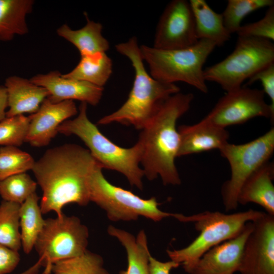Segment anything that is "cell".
Wrapping results in <instances>:
<instances>
[{
    "mask_svg": "<svg viewBox=\"0 0 274 274\" xmlns=\"http://www.w3.org/2000/svg\"><path fill=\"white\" fill-rule=\"evenodd\" d=\"M238 37H253L274 40V5L268 8L260 20L241 26Z\"/></svg>",
    "mask_w": 274,
    "mask_h": 274,
    "instance_id": "obj_32",
    "label": "cell"
},
{
    "mask_svg": "<svg viewBox=\"0 0 274 274\" xmlns=\"http://www.w3.org/2000/svg\"><path fill=\"white\" fill-rule=\"evenodd\" d=\"M29 117L24 115L6 117L0 121V146L18 147L25 142Z\"/></svg>",
    "mask_w": 274,
    "mask_h": 274,
    "instance_id": "obj_31",
    "label": "cell"
},
{
    "mask_svg": "<svg viewBox=\"0 0 274 274\" xmlns=\"http://www.w3.org/2000/svg\"><path fill=\"white\" fill-rule=\"evenodd\" d=\"M189 3L198 40H209L221 46L229 40L231 33L224 25L222 14L215 12L204 0H190Z\"/></svg>",
    "mask_w": 274,
    "mask_h": 274,
    "instance_id": "obj_21",
    "label": "cell"
},
{
    "mask_svg": "<svg viewBox=\"0 0 274 274\" xmlns=\"http://www.w3.org/2000/svg\"><path fill=\"white\" fill-rule=\"evenodd\" d=\"M112 61L105 52L81 56L77 66L63 77L102 87L112 73Z\"/></svg>",
    "mask_w": 274,
    "mask_h": 274,
    "instance_id": "obj_25",
    "label": "cell"
},
{
    "mask_svg": "<svg viewBox=\"0 0 274 274\" xmlns=\"http://www.w3.org/2000/svg\"><path fill=\"white\" fill-rule=\"evenodd\" d=\"M20 260L18 251L0 244V274H8L14 270Z\"/></svg>",
    "mask_w": 274,
    "mask_h": 274,
    "instance_id": "obj_34",
    "label": "cell"
},
{
    "mask_svg": "<svg viewBox=\"0 0 274 274\" xmlns=\"http://www.w3.org/2000/svg\"><path fill=\"white\" fill-rule=\"evenodd\" d=\"M40 197L36 192L29 196L20 205V230L21 247L25 254L30 253L45 225Z\"/></svg>",
    "mask_w": 274,
    "mask_h": 274,
    "instance_id": "obj_24",
    "label": "cell"
},
{
    "mask_svg": "<svg viewBox=\"0 0 274 274\" xmlns=\"http://www.w3.org/2000/svg\"><path fill=\"white\" fill-rule=\"evenodd\" d=\"M78 112L73 100L55 103L47 97L39 110L29 116L30 122L25 142L36 147L47 146L58 133L59 126Z\"/></svg>",
    "mask_w": 274,
    "mask_h": 274,
    "instance_id": "obj_15",
    "label": "cell"
},
{
    "mask_svg": "<svg viewBox=\"0 0 274 274\" xmlns=\"http://www.w3.org/2000/svg\"><path fill=\"white\" fill-rule=\"evenodd\" d=\"M97 162L89 182V199L104 210L111 221L135 220L143 216L158 222L172 216L159 209L154 197L144 199L130 191L112 184L104 177Z\"/></svg>",
    "mask_w": 274,
    "mask_h": 274,
    "instance_id": "obj_8",
    "label": "cell"
},
{
    "mask_svg": "<svg viewBox=\"0 0 274 274\" xmlns=\"http://www.w3.org/2000/svg\"><path fill=\"white\" fill-rule=\"evenodd\" d=\"M33 4L32 0H0V41H10L28 32L26 17Z\"/></svg>",
    "mask_w": 274,
    "mask_h": 274,
    "instance_id": "obj_23",
    "label": "cell"
},
{
    "mask_svg": "<svg viewBox=\"0 0 274 274\" xmlns=\"http://www.w3.org/2000/svg\"><path fill=\"white\" fill-rule=\"evenodd\" d=\"M88 237L87 227L76 216L63 213L45 219L34 247L45 267L44 274L51 272L52 266L56 262L85 252Z\"/></svg>",
    "mask_w": 274,
    "mask_h": 274,
    "instance_id": "obj_10",
    "label": "cell"
},
{
    "mask_svg": "<svg viewBox=\"0 0 274 274\" xmlns=\"http://www.w3.org/2000/svg\"><path fill=\"white\" fill-rule=\"evenodd\" d=\"M230 167V178L221 188V196L226 211L236 210L240 189L249 176L269 161L274 151V128L258 138L243 144L227 142L219 150Z\"/></svg>",
    "mask_w": 274,
    "mask_h": 274,
    "instance_id": "obj_9",
    "label": "cell"
},
{
    "mask_svg": "<svg viewBox=\"0 0 274 274\" xmlns=\"http://www.w3.org/2000/svg\"><path fill=\"white\" fill-rule=\"evenodd\" d=\"M180 266L178 263L171 260L166 262H162L158 260L151 255L150 257V274H170L172 269Z\"/></svg>",
    "mask_w": 274,
    "mask_h": 274,
    "instance_id": "obj_35",
    "label": "cell"
},
{
    "mask_svg": "<svg viewBox=\"0 0 274 274\" xmlns=\"http://www.w3.org/2000/svg\"><path fill=\"white\" fill-rule=\"evenodd\" d=\"M87 23L78 30L63 24L57 30L58 35L72 44L79 50L81 56L98 52H105L110 48L109 42L102 35V26L100 23L90 20L85 13Z\"/></svg>",
    "mask_w": 274,
    "mask_h": 274,
    "instance_id": "obj_22",
    "label": "cell"
},
{
    "mask_svg": "<svg viewBox=\"0 0 274 274\" xmlns=\"http://www.w3.org/2000/svg\"><path fill=\"white\" fill-rule=\"evenodd\" d=\"M248 222L235 237L206 252L188 272L189 274H234L238 271L246 239L253 229Z\"/></svg>",
    "mask_w": 274,
    "mask_h": 274,
    "instance_id": "obj_14",
    "label": "cell"
},
{
    "mask_svg": "<svg viewBox=\"0 0 274 274\" xmlns=\"http://www.w3.org/2000/svg\"><path fill=\"white\" fill-rule=\"evenodd\" d=\"M97 163L89 151L75 144H65L47 150L32 169L42 191L43 214H63L69 203L86 206L90 202L89 182Z\"/></svg>",
    "mask_w": 274,
    "mask_h": 274,
    "instance_id": "obj_1",
    "label": "cell"
},
{
    "mask_svg": "<svg viewBox=\"0 0 274 274\" xmlns=\"http://www.w3.org/2000/svg\"><path fill=\"white\" fill-rule=\"evenodd\" d=\"M37 183L23 173L8 177L0 181V195L3 200L21 204L36 192Z\"/></svg>",
    "mask_w": 274,
    "mask_h": 274,
    "instance_id": "obj_29",
    "label": "cell"
},
{
    "mask_svg": "<svg viewBox=\"0 0 274 274\" xmlns=\"http://www.w3.org/2000/svg\"><path fill=\"white\" fill-rule=\"evenodd\" d=\"M33 83L45 88L48 98L53 102L78 100L96 106L103 94L104 88L90 83L65 78L58 71L39 74L30 79Z\"/></svg>",
    "mask_w": 274,
    "mask_h": 274,
    "instance_id": "obj_16",
    "label": "cell"
},
{
    "mask_svg": "<svg viewBox=\"0 0 274 274\" xmlns=\"http://www.w3.org/2000/svg\"><path fill=\"white\" fill-rule=\"evenodd\" d=\"M274 63V44L261 38L238 37L234 49L222 61L205 68L206 81L219 84L227 92L242 87L243 83Z\"/></svg>",
    "mask_w": 274,
    "mask_h": 274,
    "instance_id": "obj_7",
    "label": "cell"
},
{
    "mask_svg": "<svg viewBox=\"0 0 274 274\" xmlns=\"http://www.w3.org/2000/svg\"><path fill=\"white\" fill-rule=\"evenodd\" d=\"M248 80L246 86L257 81H260L263 88L262 90L269 96L270 106L274 111V63L259 71Z\"/></svg>",
    "mask_w": 274,
    "mask_h": 274,
    "instance_id": "obj_33",
    "label": "cell"
},
{
    "mask_svg": "<svg viewBox=\"0 0 274 274\" xmlns=\"http://www.w3.org/2000/svg\"><path fill=\"white\" fill-rule=\"evenodd\" d=\"M115 48L130 60L134 69V80L123 105L117 111L100 118L97 124L119 123L142 130L150 123L163 102L180 92V88L175 84L156 80L148 73L136 37L116 45Z\"/></svg>",
    "mask_w": 274,
    "mask_h": 274,
    "instance_id": "obj_3",
    "label": "cell"
},
{
    "mask_svg": "<svg viewBox=\"0 0 274 274\" xmlns=\"http://www.w3.org/2000/svg\"><path fill=\"white\" fill-rule=\"evenodd\" d=\"M36 161L17 147H0V181L12 175L32 170Z\"/></svg>",
    "mask_w": 274,
    "mask_h": 274,
    "instance_id": "obj_30",
    "label": "cell"
},
{
    "mask_svg": "<svg viewBox=\"0 0 274 274\" xmlns=\"http://www.w3.org/2000/svg\"><path fill=\"white\" fill-rule=\"evenodd\" d=\"M87 104L81 102L77 117L62 122L58 127V132L77 136L84 143L102 169L123 174L131 186L142 190L144 174L140 167L142 153L140 143L138 141L133 146L125 148L113 143L90 121L87 115Z\"/></svg>",
    "mask_w": 274,
    "mask_h": 274,
    "instance_id": "obj_4",
    "label": "cell"
},
{
    "mask_svg": "<svg viewBox=\"0 0 274 274\" xmlns=\"http://www.w3.org/2000/svg\"><path fill=\"white\" fill-rule=\"evenodd\" d=\"M274 165L265 162L245 181L237 196L238 204L256 203L267 214L274 216Z\"/></svg>",
    "mask_w": 274,
    "mask_h": 274,
    "instance_id": "obj_19",
    "label": "cell"
},
{
    "mask_svg": "<svg viewBox=\"0 0 274 274\" xmlns=\"http://www.w3.org/2000/svg\"><path fill=\"white\" fill-rule=\"evenodd\" d=\"M8 108L7 94L5 87L0 85V121L6 116V109Z\"/></svg>",
    "mask_w": 274,
    "mask_h": 274,
    "instance_id": "obj_36",
    "label": "cell"
},
{
    "mask_svg": "<svg viewBox=\"0 0 274 274\" xmlns=\"http://www.w3.org/2000/svg\"><path fill=\"white\" fill-rule=\"evenodd\" d=\"M42 266L41 260L39 259L32 266L19 274H38Z\"/></svg>",
    "mask_w": 274,
    "mask_h": 274,
    "instance_id": "obj_37",
    "label": "cell"
},
{
    "mask_svg": "<svg viewBox=\"0 0 274 274\" xmlns=\"http://www.w3.org/2000/svg\"><path fill=\"white\" fill-rule=\"evenodd\" d=\"M180 142L177 157L204 151L219 150L228 142L229 133L203 118L193 125L178 128Z\"/></svg>",
    "mask_w": 274,
    "mask_h": 274,
    "instance_id": "obj_17",
    "label": "cell"
},
{
    "mask_svg": "<svg viewBox=\"0 0 274 274\" xmlns=\"http://www.w3.org/2000/svg\"><path fill=\"white\" fill-rule=\"evenodd\" d=\"M108 233L118 239L127 253V266L119 274H150L149 252L145 232L141 230L135 237L130 233L110 225Z\"/></svg>",
    "mask_w": 274,
    "mask_h": 274,
    "instance_id": "obj_20",
    "label": "cell"
},
{
    "mask_svg": "<svg viewBox=\"0 0 274 274\" xmlns=\"http://www.w3.org/2000/svg\"><path fill=\"white\" fill-rule=\"evenodd\" d=\"M252 223L238 271L240 274H274V216L264 212Z\"/></svg>",
    "mask_w": 274,
    "mask_h": 274,
    "instance_id": "obj_13",
    "label": "cell"
},
{
    "mask_svg": "<svg viewBox=\"0 0 274 274\" xmlns=\"http://www.w3.org/2000/svg\"><path fill=\"white\" fill-rule=\"evenodd\" d=\"M213 41L200 39L194 45L180 49L162 50L142 45L143 61L148 65L150 75L170 84L181 81L207 93L208 88L203 75V65L216 47Z\"/></svg>",
    "mask_w": 274,
    "mask_h": 274,
    "instance_id": "obj_6",
    "label": "cell"
},
{
    "mask_svg": "<svg viewBox=\"0 0 274 274\" xmlns=\"http://www.w3.org/2000/svg\"><path fill=\"white\" fill-rule=\"evenodd\" d=\"M53 274H110L101 256L88 250L83 254L54 263Z\"/></svg>",
    "mask_w": 274,
    "mask_h": 274,
    "instance_id": "obj_27",
    "label": "cell"
},
{
    "mask_svg": "<svg viewBox=\"0 0 274 274\" xmlns=\"http://www.w3.org/2000/svg\"><path fill=\"white\" fill-rule=\"evenodd\" d=\"M198 41L189 2H170L160 17L153 47L162 50L183 49L194 45Z\"/></svg>",
    "mask_w": 274,
    "mask_h": 274,
    "instance_id": "obj_12",
    "label": "cell"
},
{
    "mask_svg": "<svg viewBox=\"0 0 274 274\" xmlns=\"http://www.w3.org/2000/svg\"><path fill=\"white\" fill-rule=\"evenodd\" d=\"M264 212L250 209L225 214L219 212L205 211L186 216L173 214L180 222L191 223L199 232L188 246L179 250H167L171 260L182 265L188 273L198 259L208 251L239 234L248 222H252Z\"/></svg>",
    "mask_w": 274,
    "mask_h": 274,
    "instance_id": "obj_5",
    "label": "cell"
},
{
    "mask_svg": "<svg viewBox=\"0 0 274 274\" xmlns=\"http://www.w3.org/2000/svg\"><path fill=\"white\" fill-rule=\"evenodd\" d=\"M273 5V0H228L222 13L224 25L231 34L236 32L247 15L261 8Z\"/></svg>",
    "mask_w": 274,
    "mask_h": 274,
    "instance_id": "obj_28",
    "label": "cell"
},
{
    "mask_svg": "<svg viewBox=\"0 0 274 274\" xmlns=\"http://www.w3.org/2000/svg\"><path fill=\"white\" fill-rule=\"evenodd\" d=\"M8 109L6 117L33 114L42 103L49 96L48 91L30 80L17 76H11L5 80Z\"/></svg>",
    "mask_w": 274,
    "mask_h": 274,
    "instance_id": "obj_18",
    "label": "cell"
},
{
    "mask_svg": "<svg viewBox=\"0 0 274 274\" xmlns=\"http://www.w3.org/2000/svg\"><path fill=\"white\" fill-rule=\"evenodd\" d=\"M262 90L241 87L227 92L203 118L219 127L241 124L262 117L274 121V111L265 100Z\"/></svg>",
    "mask_w": 274,
    "mask_h": 274,
    "instance_id": "obj_11",
    "label": "cell"
},
{
    "mask_svg": "<svg viewBox=\"0 0 274 274\" xmlns=\"http://www.w3.org/2000/svg\"><path fill=\"white\" fill-rule=\"evenodd\" d=\"M20 205L3 200L0 204V244L16 251L21 247Z\"/></svg>",
    "mask_w": 274,
    "mask_h": 274,
    "instance_id": "obj_26",
    "label": "cell"
},
{
    "mask_svg": "<svg viewBox=\"0 0 274 274\" xmlns=\"http://www.w3.org/2000/svg\"><path fill=\"white\" fill-rule=\"evenodd\" d=\"M193 98L190 93L170 96L141 130L138 140L142 149L141 164L148 180L160 177L164 185L181 184L175 164L180 142L176 123L189 110Z\"/></svg>",
    "mask_w": 274,
    "mask_h": 274,
    "instance_id": "obj_2",
    "label": "cell"
}]
</instances>
